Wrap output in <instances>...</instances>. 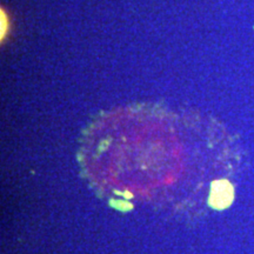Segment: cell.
<instances>
[{
    "label": "cell",
    "instance_id": "1",
    "mask_svg": "<svg viewBox=\"0 0 254 254\" xmlns=\"http://www.w3.org/2000/svg\"><path fill=\"white\" fill-rule=\"evenodd\" d=\"M234 196L233 187L227 180H216L212 184L210 205L215 210H224L232 204Z\"/></svg>",
    "mask_w": 254,
    "mask_h": 254
}]
</instances>
